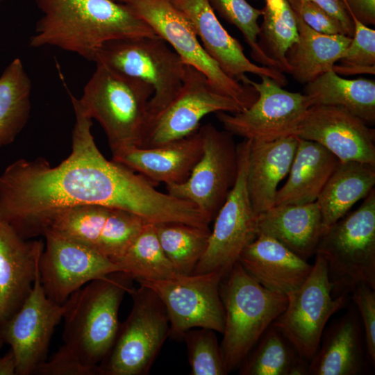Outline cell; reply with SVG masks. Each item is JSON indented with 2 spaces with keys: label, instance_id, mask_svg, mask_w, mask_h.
<instances>
[{
  "label": "cell",
  "instance_id": "obj_1",
  "mask_svg": "<svg viewBox=\"0 0 375 375\" xmlns=\"http://www.w3.org/2000/svg\"><path fill=\"white\" fill-rule=\"evenodd\" d=\"M75 114L72 152L51 167L38 158L19 159L0 174V217L24 239L42 235L56 212L101 205L131 212L148 223L167 221L174 199L129 168L108 160L92 133V121L69 92Z\"/></svg>",
  "mask_w": 375,
  "mask_h": 375
},
{
  "label": "cell",
  "instance_id": "obj_2",
  "mask_svg": "<svg viewBox=\"0 0 375 375\" xmlns=\"http://www.w3.org/2000/svg\"><path fill=\"white\" fill-rule=\"evenodd\" d=\"M42 16L30 46H54L93 61L106 42L158 35L124 3L114 0H35Z\"/></svg>",
  "mask_w": 375,
  "mask_h": 375
},
{
  "label": "cell",
  "instance_id": "obj_3",
  "mask_svg": "<svg viewBox=\"0 0 375 375\" xmlns=\"http://www.w3.org/2000/svg\"><path fill=\"white\" fill-rule=\"evenodd\" d=\"M133 279L122 272L94 280L62 304L64 345L86 365L98 367L109 353L119 322L118 312Z\"/></svg>",
  "mask_w": 375,
  "mask_h": 375
},
{
  "label": "cell",
  "instance_id": "obj_4",
  "mask_svg": "<svg viewBox=\"0 0 375 375\" xmlns=\"http://www.w3.org/2000/svg\"><path fill=\"white\" fill-rule=\"evenodd\" d=\"M153 93L149 84L96 63L95 71L78 99L86 114L103 128L113 153L140 147Z\"/></svg>",
  "mask_w": 375,
  "mask_h": 375
},
{
  "label": "cell",
  "instance_id": "obj_5",
  "mask_svg": "<svg viewBox=\"0 0 375 375\" xmlns=\"http://www.w3.org/2000/svg\"><path fill=\"white\" fill-rule=\"evenodd\" d=\"M225 324L220 344L226 373L239 367L263 333L284 311L286 295L270 291L237 262L222 278Z\"/></svg>",
  "mask_w": 375,
  "mask_h": 375
},
{
  "label": "cell",
  "instance_id": "obj_6",
  "mask_svg": "<svg viewBox=\"0 0 375 375\" xmlns=\"http://www.w3.org/2000/svg\"><path fill=\"white\" fill-rule=\"evenodd\" d=\"M316 254L326 262L333 297L348 295L360 283L375 289L374 188L324 233Z\"/></svg>",
  "mask_w": 375,
  "mask_h": 375
},
{
  "label": "cell",
  "instance_id": "obj_7",
  "mask_svg": "<svg viewBox=\"0 0 375 375\" xmlns=\"http://www.w3.org/2000/svg\"><path fill=\"white\" fill-rule=\"evenodd\" d=\"M93 62L106 65L152 87L147 123L178 93L186 65L158 35L108 42L97 51Z\"/></svg>",
  "mask_w": 375,
  "mask_h": 375
},
{
  "label": "cell",
  "instance_id": "obj_8",
  "mask_svg": "<svg viewBox=\"0 0 375 375\" xmlns=\"http://www.w3.org/2000/svg\"><path fill=\"white\" fill-rule=\"evenodd\" d=\"M129 294L132 309L99 365L101 375L147 374L169 336L168 315L156 294L142 285Z\"/></svg>",
  "mask_w": 375,
  "mask_h": 375
},
{
  "label": "cell",
  "instance_id": "obj_9",
  "mask_svg": "<svg viewBox=\"0 0 375 375\" xmlns=\"http://www.w3.org/2000/svg\"><path fill=\"white\" fill-rule=\"evenodd\" d=\"M124 3L165 40L185 65L203 73L219 92L238 101L244 110L256 100L253 87L229 77L206 53L191 22L171 0H127Z\"/></svg>",
  "mask_w": 375,
  "mask_h": 375
},
{
  "label": "cell",
  "instance_id": "obj_10",
  "mask_svg": "<svg viewBox=\"0 0 375 375\" xmlns=\"http://www.w3.org/2000/svg\"><path fill=\"white\" fill-rule=\"evenodd\" d=\"M250 140L237 144L238 172L235 183L214 218L206 249L193 274L222 271L226 274L245 247L257 237L256 217L247 186Z\"/></svg>",
  "mask_w": 375,
  "mask_h": 375
},
{
  "label": "cell",
  "instance_id": "obj_11",
  "mask_svg": "<svg viewBox=\"0 0 375 375\" xmlns=\"http://www.w3.org/2000/svg\"><path fill=\"white\" fill-rule=\"evenodd\" d=\"M303 283L288 295L284 311L272 324L310 361L317 351L329 318L344 308L348 295L333 297L326 265L319 255Z\"/></svg>",
  "mask_w": 375,
  "mask_h": 375
},
{
  "label": "cell",
  "instance_id": "obj_12",
  "mask_svg": "<svg viewBox=\"0 0 375 375\" xmlns=\"http://www.w3.org/2000/svg\"><path fill=\"white\" fill-rule=\"evenodd\" d=\"M225 275L222 271L178 274L139 284L150 288L161 300L169 320V336L178 340L194 328L212 329L222 334L225 312L219 286Z\"/></svg>",
  "mask_w": 375,
  "mask_h": 375
},
{
  "label": "cell",
  "instance_id": "obj_13",
  "mask_svg": "<svg viewBox=\"0 0 375 375\" xmlns=\"http://www.w3.org/2000/svg\"><path fill=\"white\" fill-rule=\"evenodd\" d=\"M199 130L203 147L199 160L184 182L166 185V190L194 205L212 221L235 183L238 149L231 133L211 123Z\"/></svg>",
  "mask_w": 375,
  "mask_h": 375
},
{
  "label": "cell",
  "instance_id": "obj_14",
  "mask_svg": "<svg viewBox=\"0 0 375 375\" xmlns=\"http://www.w3.org/2000/svg\"><path fill=\"white\" fill-rule=\"evenodd\" d=\"M260 78V83L247 76L242 82L258 92V98L251 106L235 113L217 112V119L233 135L253 141L269 142L296 135L301 119L311 106L309 98L284 90L267 76Z\"/></svg>",
  "mask_w": 375,
  "mask_h": 375
},
{
  "label": "cell",
  "instance_id": "obj_15",
  "mask_svg": "<svg viewBox=\"0 0 375 375\" xmlns=\"http://www.w3.org/2000/svg\"><path fill=\"white\" fill-rule=\"evenodd\" d=\"M233 99L219 92L207 77L186 65L183 83L173 99L147 123L140 147H152L196 132L210 113L243 110Z\"/></svg>",
  "mask_w": 375,
  "mask_h": 375
},
{
  "label": "cell",
  "instance_id": "obj_16",
  "mask_svg": "<svg viewBox=\"0 0 375 375\" xmlns=\"http://www.w3.org/2000/svg\"><path fill=\"white\" fill-rule=\"evenodd\" d=\"M145 223L126 210L85 205L56 212L48 220L43 233L51 231L88 247L115 262Z\"/></svg>",
  "mask_w": 375,
  "mask_h": 375
},
{
  "label": "cell",
  "instance_id": "obj_17",
  "mask_svg": "<svg viewBox=\"0 0 375 375\" xmlns=\"http://www.w3.org/2000/svg\"><path fill=\"white\" fill-rule=\"evenodd\" d=\"M46 242L38 269L43 290L51 301L63 304L76 290L96 279L122 272L110 258L81 243L45 230Z\"/></svg>",
  "mask_w": 375,
  "mask_h": 375
},
{
  "label": "cell",
  "instance_id": "obj_18",
  "mask_svg": "<svg viewBox=\"0 0 375 375\" xmlns=\"http://www.w3.org/2000/svg\"><path fill=\"white\" fill-rule=\"evenodd\" d=\"M64 308L47 297L40 280L39 269L32 290L19 309L0 322V338L10 346L16 359V374H34L47 360L56 326Z\"/></svg>",
  "mask_w": 375,
  "mask_h": 375
},
{
  "label": "cell",
  "instance_id": "obj_19",
  "mask_svg": "<svg viewBox=\"0 0 375 375\" xmlns=\"http://www.w3.org/2000/svg\"><path fill=\"white\" fill-rule=\"evenodd\" d=\"M295 135L319 144L340 161L375 166L374 129L343 107L310 106Z\"/></svg>",
  "mask_w": 375,
  "mask_h": 375
},
{
  "label": "cell",
  "instance_id": "obj_20",
  "mask_svg": "<svg viewBox=\"0 0 375 375\" xmlns=\"http://www.w3.org/2000/svg\"><path fill=\"white\" fill-rule=\"evenodd\" d=\"M191 22L206 53L229 77L242 82L246 74L267 76L282 87L288 84L283 72L250 61L240 42L219 21L208 0H171Z\"/></svg>",
  "mask_w": 375,
  "mask_h": 375
},
{
  "label": "cell",
  "instance_id": "obj_21",
  "mask_svg": "<svg viewBox=\"0 0 375 375\" xmlns=\"http://www.w3.org/2000/svg\"><path fill=\"white\" fill-rule=\"evenodd\" d=\"M44 244L22 238L0 217V322L15 314L30 294Z\"/></svg>",
  "mask_w": 375,
  "mask_h": 375
},
{
  "label": "cell",
  "instance_id": "obj_22",
  "mask_svg": "<svg viewBox=\"0 0 375 375\" xmlns=\"http://www.w3.org/2000/svg\"><path fill=\"white\" fill-rule=\"evenodd\" d=\"M199 130L183 138L152 147H129L112 153V160L153 184H179L190 176L202 153Z\"/></svg>",
  "mask_w": 375,
  "mask_h": 375
},
{
  "label": "cell",
  "instance_id": "obj_23",
  "mask_svg": "<svg viewBox=\"0 0 375 375\" xmlns=\"http://www.w3.org/2000/svg\"><path fill=\"white\" fill-rule=\"evenodd\" d=\"M238 262L262 286L286 296L303 283L313 267L278 241L262 235L245 247Z\"/></svg>",
  "mask_w": 375,
  "mask_h": 375
},
{
  "label": "cell",
  "instance_id": "obj_24",
  "mask_svg": "<svg viewBox=\"0 0 375 375\" xmlns=\"http://www.w3.org/2000/svg\"><path fill=\"white\" fill-rule=\"evenodd\" d=\"M250 140L247 186L256 215L275 206L280 181L289 173L299 138L290 135L269 142Z\"/></svg>",
  "mask_w": 375,
  "mask_h": 375
},
{
  "label": "cell",
  "instance_id": "obj_25",
  "mask_svg": "<svg viewBox=\"0 0 375 375\" xmlns=\"http://www.w3.org/2000/svg\"><path fill=\"white\" fill-rule=\"evenodd\" d=\"M257 236L269 237L307 260L315 255L324 233L317 201L275 205L256 217Z\"/></svg>",
  "mask_w": 375,
  "mask_h": 375
},
{
  "label": "cell",
  "instance_id": "obj_26",
  "mask_svg": "<svg viewBox=\"0 0 375 375\" xmlns=\"http://www.w3.org/2000/svg\"><path fill=\"white\" fill-rule=\"evenodd\" d=\"M356 310L351 308L322 333L309 361L310 375H357L365 367L363 329Z\"/></svg>",
  "mask_w": 375,
  "mask_h": 375
},
{
  "label": "cell",
  "instance_id": "obj_27",
  "mask_svg": "<svg viewBox=\"0 0 375 375\" xmlns=\"http://www.w3.org/2000/svg\"><path fill=\"white\" fill-rule=\"evenodd\" d=\"M339 161L319 144L299 138L288 178L277 190L275 205L315 201Z\"/></svg>",
  "mask_w": 375,
  "mask_h": 375
},
{
  "label": "cell",
  "instance_id": "obj_28",
  "mask_svg": "<svg viewBox=\"0 0 375 375\" xmlns=\"http://www.w3.org/2000/svg\"><path fill=\"white\" fill-rule=\"evenodd\" d=\"M299 39L286 53L290 74L301 84H307L324 73L333 70L343 56L351 38L342 34H325L308 26L296 13Z\"/></svg>",
  "mask_w": 375,
  "mask_h": 375
},
{
  "label": "cell",
  "instance_id": "obj_29",
  "mask_svg": "<svg viewBox=\"0 0 375 375\" xmlns=\"http://www.w3.org/2000/svg\"><path fill=\"white\" fill-rule=\"evenodd\" d=\"M375 185V166L355 161H339L316 201L324 232L344 217Z\"/></svg>",
  "mask_w": 375,
  "mask_h": 375
},
{
  "label": "cell",
  "instance_id": "obj_30",
  "mask_svg": "<svg viewBox=\"0 0 375 375\" xmlns=\"http://www.w3.org/2000/svg\"><path fill=\"white\" fill-rule=\"evenodd\" d=\"M304 94L315 105L341 106L368 125L375 122V81L346 79L331 70L306 84Z\"/></svg>",
  "mask_w": 375,
  "mask_h": 375
},
{
  "label": "cell",
  "instance_id": "obj_31",
  "mask_svg": "<svg viewBox=\"0 0 375 375\" xmlns=\"http://www.w3.org/2000/svg\"><path fill=\"white\" fill-rule=\"evenodd\" d=\"M309 361L271 324L239 366L240 375H308Z\"/></svg>",
  "mask_w": 375,
  "mask_h": 375
},
{
  "label": "cell",
  "instance_id": "obj_32",
  "mask_svg": "<svg viewBox=\"0 0 375 375\" xmlns=\"http://www.w3.org/2000/svg\"><path fill=\"white\" fill-rule=\"evenodd\" d=\"M31 88L21 59H14L0 76V148L12 143L25 126Z\"/></svg>",
  "mask_w": 375,
  "mask_h": 375
},
{
  "label": "cell",
  "instance_id": "obj_33",
  "mask_svg": "<svg viewBox=\"0 0 375 375\" xmlns=\"http://www.w3.org/2000/svg\"><path fill=\"white\" fill-rule=\"evenodd\" d=\"M117 263L138 283L174 277L178 274L164 253L154 224L146 222Z\"/></svg>",
  "mask_w": 375,
  "mask_h": 375
},
{
  "label": "cell",
  "instance_id": "obj_34",
  "mask_svg": "<svg viewBox=\"0 0 375 375\" xmlns=\"http://www.w3.org/2000/svg\"><path fill=\"white\" fill-rule=\"evenodd\" d=\"M261 16L258 47L281 72L290 74L286 53L299 39L295 13L287 0H265Z\"/></svg>",
  "mask_w": 375,
  "mask_h": 375
},
{
  "label": "cell",
  "instance_id": "obj_35",
  "mask_svg": "<svg viewBox=\"0 0 375 375\" xmlns=\"http://www.w3.org/2000/svg\"><path fill=\"white\" fill-rule=\"evenodd\" d=\"M162 249L178 274L190 275L203 255L210 233L209 226L181 222L155 224Z\"/></svg>",
  "mask_w": 375,
  "mask_h": 375
},
{
  "label": "cell",
  "instance_id": "obj_36",
  "mask_svg": "<svg viewBox=\"0 0 375 375\" xmlns=\"http://www.w3.org/2000/svg\"><path fill=\"white\" fill-rule=\"evenodd\" d=\"M208 1L215 12L240 31L251 49V56L256 62L262 66L279 70L277 65L262 53L258 44L260 31L258 19L262 15V9L253 7L247 0Z\"/></svg>",
  "mask_w": 375,
  "mask_h": 375
},
{
  "label": "cell",
  "instance_id": "obj_37",
  "mask_svg": "<svg viewBox=\"0 0 375 375\" xmlns=\"http://www.w3.org/2000/svg\"><path fill=\"white\" fill-rule=\"evenodd\" d=\"M215 333L212 329L194 328L183 335L182 339L187 347L190 374H227Z\"/></svg>",
  "mask_w": 375,
  "mask_h": 375
},
{
  "label": "cell",
  "instance_id": "obj_38",
  "mask_svg": "<svg viewBox=\"0 0 375 375\" xmlns=\"http://www.w3.org/2000/svg\"><path fill=\"white\" fill-rule=\"evenodd\" d=\"M354 33L343 56L333 70L344 76L375 74V30L351 17Z\"/></svg>",
  "mask_w": 375,
  "mask_h": 375
},
{
  "label": "cell",
  "instance_id": "obj_39",
  "mask_svg": "<svg viewBox=\"0 0 375 375\" xmlns=\"http://www.w3.org/2000/svg\"><path fill=\"white\" fill-rule=\"evenodd\" d=\"M360 315L368 358L375 362V289L365 283L358 285L351 292Z\"/></svg>",
  "mask_w": 375,
  "mask_h": 375
},
{
  "label": "cell",
  "instance_id": "obj_40",
  "mask_svg": "<svg viewBox=\"0 0 375 375\" xmlns=\"http://www.w3.org/2000/svg\"><path fill=\"white\" fill-rule=\"evenodd\" d=\"M34 374L40 375H101L99 367L83 363L67 347L62 345L51 358L40 364Z\"/></svg>",
  "mask_w": 375,
  "mask_h": 375
},
{
  "label": "cell",
  "instance_id": "obj_41",
  "mask_svg": "<svg viewBox=\"0 0 375 375\" xmlns=\"http://www.w3.org/2000/svg\"><path fill=\"white\" fill-rule=\"evenodd\" d=\"M292 10L315 31L325 34L345 35L341 22L316 3L308 0H287Z\"/></svg>",
  "mask_w": 375,
  "mask_h": 375
},
{
  "label": "cell",
  "instance_id": "obj_42",
  "mask_svg": "<svg viewBox=\"0 0 375 375\" xmlns=\"http://www.w3.org/2000/svg\"><path fill=\"white\" fill-rule=\"evenodd\" d=\"M328 13L337 18L342 24L346 35L352 38L354 33V24L343 0H308Z\"/></svg>",
  "mask_w": 375,
  "mask_h": 375
},
{
  "label": "cell",
  "instance_id": "obj_43",
  "mask_svg": "<svg viewBox=\"0 0 375 375\" xmlns=\"http://www.w3.org/2000/svg\"><path fill=\"white\" fill-rule=\"evenodd\" d=\"M351 17L362 24L375 25V0H343Z\"/></svg>",
  "mask_w": 375,
  "mask_h": 375
},
{
  "label": "cell",
  "instance_id": "obj_44",
  "mask_svg": "<svg viewBox=\"0 0 375 375\" xmlns=\"http://www.w3.org/2000/svg\"><path fill=\"white\" fill-rule=\"evenodd\" d=\"M4 342L0 338V349ZM16 374V359L11 349L3 357H0V375Z\"/></svg>",
  "mask_w": 375,
  "mask_h": 375
},
{
  "label": "cell",
  "instance_id": "obj_45",
  "mask_svg": "<svg viewBox=\"0 0 375 375\" xmlns=\"http://www.w3.org/2000/svg\"><path fill=\"white\" fill-rule=\"evenodd\" d=\"M115 1H118V2H120V3H125L127 0H114Z\"/></svg>",
  "mask_w": 375,
  "mask_h": 375
},
{
  "label": "cell",
  "instance_id": "obj_46",
  "mask_svg": "<svg viewBox=\"0 0 375 375\" xmlns=\"http://www.w3.org/2000/svg\"><path fill=\"white\" fill-rule=\"evenodd\" d=\"M1 1V0H0V1Z\"/></svg>",
  "mask_w": 375,
  "mask_h": 375
}]
</instances>
